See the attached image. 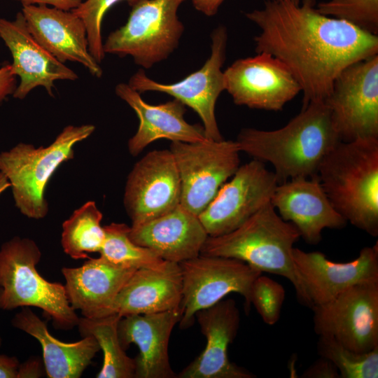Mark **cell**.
<instances>
[{"label":"cell","instance_id":"1","mask_svg":"<svg viewBox=\"0 0 378 378\" xmlns=\"http://www.w3.org/2000/svg\"><path fill=\"white\" fill-rule=\"evenodd\" d=\"M245 15L260 29L254 38L256 52L268 53L288 69L303 105L324 101L344 68L378 55L377 35L318 13L316 0H267Z\"/></svg>","mask_w":378,"mask_h":378},{"label":"cell","instance_id":"2","mask_svg":"<svg viewBox=\"0 0 378 378\" xmlns=\"http://www.w3.org/2000/svg\"><path fill=\"white\" fill-rule=\"evenodd\" d=\"M340 141L324 101L302 105L279 129L244 128L236 139L240 152L273 167L279 183L317 176L322 160Z\"/></svg>","mask_w":378,"mask_h":378},{"label":"cell","instance_id":"3","mask_svg":"<svg viewBox=\"0 0 378 378\" xmlns=\"http://www.w3.org/2000/svg\"><path fill=\"white\" fill-rule=\"evenodd\" d=\"M317 177L336 211L351 225L378 235V139L340 141Z\"/></svg>","mask_w":378,"mask_h":378},{"label":"cell","instance_id":"4","mask_svg":"<svg viewBox=\"0 0 378 378\" xmlns=\"http://www.w3.org/2000/svg\"><path fill=\"white\" fill-rule=\"evenodd\" d=\"M300 238L298 229L284 220L270 202L234 230L209 236L200 254L235 258L261 272L282 276L293 284L298 301L312 309L292 258L293 245Z\"/></svg>","mask_w":378,"mask_h":378},{"label":"cell","instance_id":"5","mask_svg":"<svg viewBox=\"0 0 378 378\" xmlns=\"http://www.w3.org/2000/svg\"><path fill=\"white\" fill-rule=\"evenodd\" d=\"M93 125H68L49 146L20 143L0 153V172L10 183L16 207L25 216L41 219L48 213L45 191L56 169L74 158V146L89 137Z\"/></svg>","mask_w":378,"mask_h":378},{"label":"cell","instance_id":"6","mask_svg":"<svg viewBox=\"0 0 378 378\" xmlns=\"http://www.w3.org/2000/svg\"><path fill=\"white\" fill-rule=\"evenodd\" d=\"M41 258L36 243L15 237L0 248V309L36 307L53 319L58 328L69 330L80 318L70 305L64 286L43 278L36 267Z\"/></svg>","mask_w":378,"mask_h":378},{"label":"cell","instance_id":"7","mask_svg":"<svg viewBox=\"0 0 378 378\" xmlns=\"http://www.w3.org/2000/svg\"><path fill=\"white\" fill-rule=\"evenodd\" d=\"M184 0H142L132 6L127 22L107 37L103 49L130 55L145 69L166 59L178 47L184 27L178 9Z\"/></svg>","mask_w":378,"mask_h":378},{"label":"cell","instance_id":"8","mask_svg":"<svg viewBox=\"0 0 378 378\" xmlns=\"http://www.w3.org/2000/svg\"><path fill=\"white\" fill-rule=\"evenodd\" d=\"M169 150L181 180L180 204L199 216L239 167V146L236 141L206 139L172 141Z\"/></svg>","mask_w":378,"mask_h":378},{"label":"cell","instance_id":"9","mask_svg":"<svg viewBox=\"0 0 378 378\" xmlns=\"http://www.w3.org/2000/svg\"><path fill=\"white\" fill-rule=\"evenodd\" d=\"M324 102L340 141L378 139V55L344 68Z\"/></svg>","mask_w":378,"mask_h":378},{"label":"cell","instance_id":"10","mask_svg":"<svg viewBox=\"0 0 378 378\" xmlns=\"http://www.w3.org/2000/svg\"><path fill=\"white\" fill-rule=\"evenodd\" d=\"M178 264L182 278L181 328L192 325L197 312L231 293L241 295L246 312L250 309L251 286L261 272L235 258L201 254Z\"/></svg>","mask_w":378,"mask_h":378},{"label":"cell","instance_id":"11","mask_svg":"<svg viewBox=\"0 0 378 378\" xmlns=\"http://www.w3.org/2000/svg\"><path fill=\"white\" fill-rule=\"evenodd\" d=\"M314 330L358 353L378 348V281L358 284L312 307Z\"/></svg>","mask_w":378,"mask_h":378},{"label":"cell","instance_id":"12","mask_svg":"<svg viewBox=\"0 0 378 378\" xmlns=\"http://www.w3.org/2000/svg\"><path fill=\"white\" fill-rule=\"evenodd\" d=\"M211 55L202 67L183 80L164 84L148 78L142 69L130 79L128 85L142 93L155 91L166 93L190 107L203 123L205 136L214 141L223 140L216 115L215 106L220 93L225 90L223 71L227 41V30L219 26L211 34Z\"/></svg>","mask_w":378,"mask_h":378},{"label":"cell","instance_id":"13","mask_svg":"<svg viewBox=\"0 0 378 378\" xmlns=\"http://www.w3.org/2000/svg\"><path fill=\"white\" fill-rule=\"evenodd\" d=\"M279 184L265 164L253 160L240 165L198 216L209 237L229 233L267 204Z\"/></svg>","mask_w":378,"mask_h":378},{"label":"cell","instance_id":"14","mask_svg":"<svg viewBox=\"0 0 378 378\" xmlns=\"http://www.w3.org/2000/svg\"><path fill=\"white\" fill-rule=\"evenodd\" d=\"M181 180L169 149L153 150L130 172L123 202L132 226L158 218L181 203Z\"/></svg>","mask_w":378,"mask_h":378},{"label":"cell","instance_id":"15","mask_svg":"<svg viewBox=\"0 0 378 378\" xmlns=\"http://www.w3.org/2000/svg\"><path fill=\"white\" fill-rule=\"evenodd\" d=\"M224 86L234 103L250 108L281 111L301 88L288 69L266 52L239 59L223 71Z\"/></svg>","mask_w":378,"mask_h":378},{"label":"cell","instance_id":"16","mask_svg":"<svg viewBox=\"0 0 378 378\" xmlns=\"http://www.w3.org/2000/svg\"><path fill=\"white\" fill-rule=\"evenodd\" d=\"M292 258L312 307L330 301L358 284L378 281V242L363 248L353 260L337 262L320 251L293 248Z\"/></svg>","mask_w":378,"mask_h":378},{"label":"cell","instance_id":"17","mask_svg":"<svg viewBox=\"0 0 378 378\" xmlns=\"http://www.w3.org/2000/svg\"><path fill=\"white\" fill-rule=\"evenodd\" d=\"M271 204L309 244L321 241L324 229H342L347 224L332 205L317 176L298 177L279 183Z\"/></svg>","mask_w":378,"mask_h":378},{"label":"cell","instance_id":"18","mask_svg":"<svg viewBox=\"0 0 378 378\" xmlns=\"http://www.w3.org/2000/svg\"><path fill=\"white\" fill-rule=\"evenodd\" d=\"M206 344L200 354L178 374V378H253L255 376L230 362L227 355L240 322L236 302L220 300L195 314Z\"/></svg>","mask_w":378,"mask_h":378},{"label":"cell","instance_id":"19","mask_svg":"<svg viewBox=\"0 0 378 378\" xmlns=\"http://www.w3.org/2000/svg\"><path fill=\"white\" fill-rule=\"evenodd\" d=\"M0 37L13 57V71L20 83L13 93L24 99L34 88L42 86L53 96L57 80H74L77 74L43 48L30 33L22 12L13 21L0 19Z\"/></svg>","mask_w":378,"mask_h":378},{"label":"cell","instance_id":"20","mask_svg":"<svg viewBox=\"0 0 378 378\" xmlns=\"http://www.w3.org/2000/svg\"><path fill=\"white\" fill-rule=\"evenodd\" d=\"M22 13L30 33L59 61L78 62L96 77L102 69L89 50L84 22L71 10L24 4Z\"/></svg>","mask_w":378,"mask_h":378},{"label":"cell","instance_id":"21","mask_svg":"<svg viewBox=\"0 0 378 378\" xmlns=\"http://www.w3.org/2000/svg\"><path fill=\"white\" fill-rule=\"evenodd\" d=\"M180 307L152 314L123 316L118 323L120 344L125 350L135 344L139 350L134 358L136 378L177 377L171 368L168 344L175 325L180 321Z\"/></svg>","mask_w":378,"mask_h":378},{"label":"cell","instance_id":"22","mask_svg":"<svg viewBox=\"0 0 378 378\" xmlns=\"http://www.w3.org/2000/svg\"><path fill=\"white\" fill-rule=\"evenodd\" d=\"M116 94L136 113L139 125L127 144L128 150L136 156L152 142L161 139L186 143L207 139L203 127L189 124L184 118L186 107L177 99L153 105L146 102L140 93L128 84L115 87Z\"/></svg>","mask_w":378,"mask_h":378},{"label":"cell","instance_id":"23","mask_svg":"<svg viewBox=\"0 0 378 378\" xmlns=\"http://www.w3.org/2000/svg\"><path fill=\"white\" fill-rule=\"evenodd\" d=\"M129 236L164 260L176 263L198 256L209 237L199 217L181 204L158 218L131 226Z\"/></svg>","mask_w":378,"mask_h":378},{"label":"cell","instance_id":"24","mask_svg":"<svg viewBox=\"0 0 378 378\" xmlns=\"http://www.w3.org/2000/svg\"><path fill=\"white\" fill-rule=\"evenodd\" d=\"M136 270L115 265L101 256L90 258L78 267H63L66 296L71 307L83 317L108 315L116 295Z\"/></svg>","mask_w":378,"mask_h":378},{"label":"cell","instance_id":"25","mask_svg":"<svg viewBox=\"0 0 378 378\" xmlns=\"http://www.w3.org/2000/svg\"><path fill=\"white\" fill-rule=\"evenodd\" d=\"M182 278L178 263L160 269L140 268L122 287L108 311L121 317L174 309L181 307Z\"/></svg>","mask_w":378,"mask_h":378},{"label":"cell","instance_id":"26","mask_svg":"<svg viewBox=\"0 0 378 378\" xmlns=\"http://www.w3.org/2000/svg\"><path fill=\"white\" fill-rule=\"evenodd\" d=\"M13 326L36 338L43 349V363L50 378H78L91 364L100 347L92 335L66 343L55 338L46 323L24 307L12 320Z\"/></svg>","mask_w":378,"mask_h":378},{"label":"cell","instance_id":"27","mask_svg":"<svg viewBox=\"0 0 378 378\" xmlns=\"http://www.w3.org/2000/svg\"><path fill=\"white\" fill-rule=\"evenodd\" d=\"M122 317L116 314L99 318H80L78 327L83 337L92 335L103 351V363L98 378L135 377V359L129 357L122 348L118 335V323Z\"/></svg>","mask_w":378,"mask_h":378},{"label":"cell","instance_id":"28","mask_svg":"<svg viewBox=\"0 0 378 378\" xmlns=\"http://www.w3.org/2000/svg\"><path fill=\"white\" fill-rule=\"evenodd\" d=\"M102 217L94 201L75 210L62 224L61 243L64 253L77 260L89 258L88 253L99 252L105 238L101 225Z\"/></svg>","mask_w":378,"mask_h":378},{"label":"cell","instance_id":"29","mask_svg":"<svg viewBox=\"0 0 378 378\" xmlns=\"http://www.w3.org/2000/svg\"><path fill=\"white\" fill-rule=\"evenodd\" d=\"M130 229L125 223L104 226L105 238L99 252L100 256L115 265L136 270L164 267L168 261L151 249L135 244L129 236Z\"/></svg>","mask_w":378,"mask_h":378},{"label":"cell","instance_id":"30","mask_svg":"<svg viewBox=\"0 0 378 378\" xmlns=\"http://www.w3.org/2000/svg\"><path fill=\"white\" fill-rule=\"evenodd\" d=\"M318 337V354L336 367L340 378L378 377V348L367 353H358L331 337Z\"/></svg>","mask_w":378,"mask_h":378},{"label":"cell","instance_id":"31","mask_svg":"<svg viewBox=\"0 0 378 378\" xmlns=\"http://www.w3.org/2000/svg\"><path fill=\"white\" fill-rule=\"evenodd\" d=\"M326 16L348 22L369 33L378 34V0H328L316 4Z\"/></svg>","mask_w":378,"mask_h":378},{"label":"cell","instance_id":"32","mask_svg":"<svg viewBox=\"0 0 378 378\" xmlns=\"http://www.w3.org/2000/svg\"><path fill=\"white\" fill-rule=\"evenodd\" d=\"M121 1H126L130 6H133L142 0H86L71 10L84 22L89 50L98 63L105 57L101 34L103 18L111 7Z\"/></svg>","mask_w":378,"mask_h":378},{"label":"cell","instance_id":"33","mask_svg":"<svg viewBox=\"0 0 378 378\" xmlns=\"http://www.w3.org/2000/svg\"><path fill=\"white\" fill-rule=\"evenodd\" d=\"M286 291L281 284L260 274L253 281L250 301L262 320L273 326L279 320Z\"/></svg>","mask_w":378,"mask_h":378},{"label":"cell","instance_id":"34","mask_svg":"<svg viewBox=\"0 0 378 378\" xmlns=\"http://www.w3.org/2000/svg\"><path fill=\"white\" fill-rule=\"evenodd\" d=\"M303 378H340L336 367L328 359L321 357L302 373Z\"/></svg>","mask_w":378,"mask_h":378},{"label":"cell","instance_id":"35","mask_svg":"<svg viewBox=\"0 0 378 378\" xmlns=\"http://www.w3.org/2000/svg\"><path fill=\"white\" fill-rule=\"evenodd\" d=\"M16 75L11 64H7L0 68V104L16 89Z\"/></svg>","mask_w":378,"mask_h":378},{"label":"cell","instance_id":"36","mask_svg":"<svg viewBox=\"0 0 378 378\" xmlns=\"http://www.w3.org/2000/svg\"><path fill=\"white\" fill-rule=\"evenodd\" d=\"M24 4L50 5L64 10L76 8L83 2L82 0H14Z\"/></svg>","mask_w":378,"mask_h":378},{"label":"cell","instance_id":"37","mask_svg":"<svg viewBox=\"0 0 378 378\" xmlns=\"http://www.w3.org/2000/svg\"><path fill=\"white\" fill-rule=\"evenodd\" d=\"M19 365L16 358L0 354V378H17Z\"/></svg>","mask_w":378,"mask_h":378},{"label":"cell","instance_id":"38","mask_svg":"<svg viewBox=\"0 0 378 378\" xmlns=\"http://www.w3.org/2000/svg\"><path fill=\"white\" fill-rule=\"evenodd\" d=\"M186 1V0H184ZM194 8L206 16L216 15L225 0H190Z\"/></svg>","mask_w":378,"mask_h":378},{"label":"cell","instance_id":"39","mask_svg":"<svg viewBox=\"0 0 378 378\" xmlns=\"http://www.w3.org/2000/svg\"><path fill=\"white\" fill-rule=\"evenodd\" d=\"M41 365L37 359H29L19 365L17 377H38L41 375Z\"/></svg>","mask_w":378,"mask_h":378},{"label":"cell","instance_id":"40","mask_svg":"<svg viewBox=\"0 0 378 378\" xmlns=\"http://www.w3.org/2000/svg\"><path fill=\"white\" fill-rule=\"evenodd\" d=\"M10 187V183L7 179L6 176L1 172H0V195L7 188Z\"/></svg>","mask_w":378,"mask_h":378},{"label":"cell","instance_id":"41","mask_svg":"<svg viewBox=\"0 0 378 378\" xmlns=\"http://www.w3.org/2000/svg\"><path fill=\"white\" fill-rule=\"evenodd\" d=\"M290 1H293V2H295V3H296V4H300V1H301V0H290Z\"/></svg>","mask_w":378,"mask_h":378},{"label":"cell","instance_id":"42","mask_svg":"<svg viewBox=\"0 0 378 378\" xmlns=\"http://www.w3.org/2000/svg\"><path fill=\"white\" fill-rule=\"evenodd\" d=\"M1 337H0V345H1Z\"/></svg>","mask_w":378,"mask_h":378}]
</instances>
